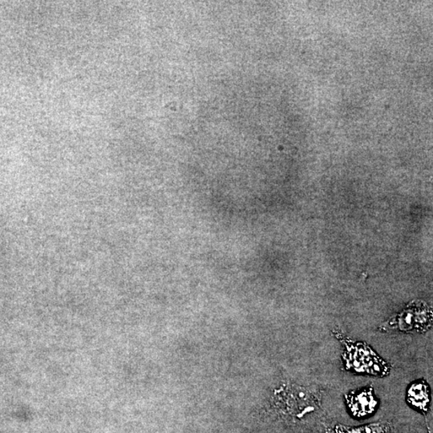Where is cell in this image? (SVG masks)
<instances>
[{
  "label": "cell",
  "instance_id": "obj_3",
  "mask_svg": "<svg viewBox=\"0 0 433 433\" xmlns=\"http://www.w3.org/2000/svg\"><path fill=\"white\" fill-rule=\"evenodd\" d=\"M344 398L351 413L357 418H365L372 414L379 404L374 388L372 386L346 394Z\"/></svg>",
  "mask_w": 433,
  "mask_h": 433
},
{
  "label": "cell",
  "instance_id": "obj_1",
  "mask_svg": "<svg viewBox=\"0 0 433 433\" xmlns=\"http://www.w3.org/2000/svg\"><path fill=\"white\" fill-rule=\"evenodd\" d=\"M332 334L343 345L341 356L346 371L381 378L390 374L391 365L377 355L369 345L351 339L341 330H333Z\"/></svg>",
  "mask_w": 433,
  "mask_h": 433
},
{
  "label": "cell",
  "instance_id": "obj_2",
  "mask_svg": "<svg viewBox=\"0 0 433 433\" xmlns=\"http://www.w3.org/2000/svg\"><path fill=\"white\" fill-rule=\"evenodd\" d=\"M432 326L431 308L425 302L415 301L381 323L379 330L383 332L425 333Z\"/></svg>",
  "mask_w": 433,
  "mask_h": 433
},
{
  "label": "cell",
  "instance_id": "obj_4",
  "mask_svg": "<svg viewBox=\"0 0 433 433\" xmlns=\"http://www.w3.org/2000/svg\"><path fill=\"white\" fill-rule=\"evenodd\" d=\"M407 402L423 413L429 409L431 402V389L425 380L416 381L407 390Z\"/></svg>",
  "mask_w": 433,
  "mask_h": 433
},
{
  "label": "cell",
  "instance_id": "obj_5",
  "mask_svg": "<svg viewBox=\"0 0 433 433\" xmlns=\"http://www.w3.org/2000/svg\"><path fill=\"white\" fill-rule=\"evenodd\" d=\"M389 429L387 423H378L360 427H348L337 426L335 427V433H383Z\"/></svg>",
  "mask_w": 433,
  "mask_h": 433
}]
</instances>
